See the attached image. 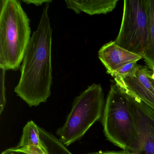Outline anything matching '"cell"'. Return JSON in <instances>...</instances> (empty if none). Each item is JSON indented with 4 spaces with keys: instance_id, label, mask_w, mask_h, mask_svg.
<instances>
[{
    "instance_id": "6da1fadb",
    "label": "cell",
    "mask_w": 154,
    "mask_h": 154,
    "mask_svg": "<svg viewBox=\"0 0 154 154\" xmlns=\"http://www.w3.org/2000/svg\"><path fill=\"white\" fill-rule=\"evenodd\" d=\"M46 3L36 30L25 52L14 91L29 107L46 102L51 94L52 29Z\"/></svg>"
},
{
    "instance_id": "7a4b0ae2",
    "label": "cell",
    "mask_w": 154,
    "mask_h": 154,
    "mask_svg": "<svg viewBox=\"0 0 154 154\" xmlns=\"http://www.w3.org/2000/svg\"><path fill=\"white\" fill-rule=\"evenodd\" d=\"M29 18L17 0L0 1V69L17 71L30 41Z\"/></svg>"
},
{
    "instance_id": "3957f363",
    "label": "cell",
    "mask_w": 154,
    "mask_h": 154,
    "mask_svg": "<svg viewBox=\"0 0 154 154\" xmlns=\"http://www.w3.org/2000/svg\"><path fill=\"white\" fill-rule=\"evenodd\" d=\"M101 122L104 135L112 144L128 151L136 145L137 130L130 103L116 84L111 86Z\"/></svg>"
},
{
    "instance_id": "277c9868",
    "label": "cell",
    "mask_w": 154,
    "mask_h": 154,
    "mask_svg": "<svg viewBox=\"0 0 154 154\" xmlns=\"http://www.w3.org/2000/svg\"><path fill=\"white\" fill-rule=\"evenodd\" d=\"M104 105L101 85L89 86L75 97L65 122L57 131L59 140L66 147L80 140L93 125L101 119Z\"/></svg>"
},
{
    "instance_id": "5b68a950",
    "label": "cell",
    "mask_w": 154,
    "mask_h": 154,
    "mask_svg": "<svg viewBox=\"0 0 154 154\" xmlns=\"http://www.w3.org/2000/svg\"><path fill=\"white\" fill-rule=\"evenodd\" d=\"M149 18L146 0H125L119 32L114 42L144 57L147 45Z\"/></svg>"
},
{
    "instance_id": "8992f818",
    "label": "cell",
    "mask_w": 154,
    "mask_h": 154,
    "mask_svg": "<svg viewBox=\"0 0 154 154\" xmlns=\"http://www.w3.org/2000/svg\"><path fill=\"white\" fill-rule=\"evenodd\" d=\"M125 93L130 103L138 133L137 143L129 151L154 154V111L138 98Z\"/></svg>"
},
{
    "instance_id": "52a82bcc",
    "label": "cell",
    "mask_w": 154,
    "mask_h": 154,
    "mask_svg": "<svg viewBox=\"0 0 154 154\" xmlns=\"http://www.w3.org/2000/svg\"><path fill=\"white\" fill-rule=\"evenodd\" d=\"M152 71L146 66H140L136 75L124 80L119 88L124 92L145 103L154 111V88L150 80Z\"/></svg>"
},
{
    "instance_id": "ba28073f",
    "label": "cell",
    "mask_w": 154,
    "mask_h": 154,
    "mask_svg": "<svg viewBox=\"0 0 154 154\" xmlns=\"http://www.w3.org/2000/svg\"><path fill=\"white\" fill-rule=\"evenodd\" d=\"M98 57L109 75L128 64L137 62L143 58L141 56L119 46L114 41L103 46L98 52Z\"/></svg>"
},
{
    "instance_id": "9c48e42d",
    "label": "cell",
    "mask_w": 154,
    "mask_h": 154,
    "mask_svg": "<svg viewBox=\"0 0 154 154\" xmlns=\"http://www.w3.org/2000/svg\"><path fill=\"white\" fill-rule=\"evenodd\" d=\"M119 0H66L67 8L76 14L83 12L89 15L106 14L112 11Z\"/></svg>"
},
{
    "instance_id": "30bf717a",
    "label": "cell",
    "mask_w": 154,
    "mask_h": 154,
    "mask_svg": "<svg viewBox=\"0 0 154 154\" xmlns=\"http://www.w3.org/2000/svg\"><path fill=\"white\" fill-rule=\"evenodd\" d=\"M40 140L47 154H72L58 138L45 129L39 127Z\"/></svg>"
},
{
    "instance_id": "8fae6325",
    "label": "cell",
    "mask_w": 154,
    "mask_h": 154,
    "mask_svg": "<svg viewBox=\"0 0 154 154\" xmlns=\"http://www.w3.org/2000/svg\"><path fill=\"white\" fill-rule=\"evenodd\" d=\"M149 18L148 38L143 57L149 69L154 66V0H146Z\"/></svg>"
},
{
    "instance_id": "7c38bea8",
    "label": "cell",
    "mask_w": 154,
    "mask_h": 154,
    "mask_svg": "<svg viewBox=\"0 0 154 154\" xmlns=\"http://www.w3.org/2000/svg\"><path fill=\"white\" fill-rule=\"evenodd\" d=\"M35 146L42 148L40 140L39 126L34 121H29L23 128L22 136L16 149L28 146Z\"/></svg>"
},
{
    "instance_id": "4fadbf2b",
    "label": "cell",
    "mask_w": 154,
    "mask_h": 154,
    "mask_svg": "<svg viewBox=\"0 0 154 154\" xmlns=\"http://www.w3.org/2000/svg\"><path fill=\"white\" fill-rule=\"evenodd\" d=\"M140 66L137 62L130 63L113 72L110 75L114 78L116 85L120 87L123 84L124 80L132 78L136 75Z\"/></svg>"
},
{
    "instance_id": "5bb4252c",
    "label": "cell",
    "mask_w": 154,
    "mask_h": 154,
    "mask_svg": "<svg viewBox=\"0 0 154 154\" xmlns=\"http://www.w3.org/2000/svg\"><path fill=\"white\" fill-rule=\"evenodd\" d=\"M6 70L1 69V109L2 114L6 104V87H5V74Z\"/></svg>"
},
{
    "instance_id": "9a60e30c",
    "label": "cell",
    "mask_w": 154,
    "mask_h": 154,
    "mask_svg": "<svg viewBox=\"0 0 154 154\" xmlns=\"http://www.w3.org/2000/svg\"><path fill=\"white\" fill-rule=\"evenodd\" d=\"M14 148L16 149L17 150L25 152L27 154H47L43 149V148H40L33 146L26 147L20 149H16L15 147Z\"/></svg>"
},
{
    "instance_id": "2e32d148",
    "label": "cell",
    "mask_w": 154,
    "mask_h": 154,
    "mask_svg": "<svg viewBox=\"0 0 154 154\" xmlns=\"http://www.w3.org/2000/svg\"><path fill=\"white\" fill-rule=\"evenodd\" d=\"M130 153L128 150H123L120 151H100L99 152H92L85 154H129Z\"/></svg>"
},
{
    "instance_id": "e0dca14e",
    "label": "cell",
    "mask_w": 154,
    "mask_h": 154,
    "mask_svg": "<svg viewBox=\"0 0 154 154\" xmlns=\"http://www.w3.org/2000/svg\"><path fill=\"white\" fill-rule=\"evenodd\" d=\"M23 2L26 3L27 4H34L35 6H41L43 3H51L52 2V1H42V0H40V1H32V0H28V1H22Z\"/></svg>"
},
{
    "instance_id": "ac0fdd59",
    "label": "cell",
    "mask_w": 154,
    "mask_h": 154,
    "mask_svg": "<svg viewBox=\"0 0 154 154\" xmlns=\"http://www.w3.org/2000/svg\"><path fill=\"white\" fill-rule=\"evenodd\" d=\"M1 154H27L25 152L19 151L13 148L8 149L4 150Z\"/></svg>"
},
{
    "instance_id": "d6986e66",
    "label": "cell",
    "mask_w": 154,
    "mask_h": 154,
    "mask_svg": "<svg viewBox=\"0 0 154 154\" xmlns=\"http://www.w3.org/2000/svg\"><path fill=\"white\" fill-rule=\"evenodd\" d=\"M150 69L152 70V74L150 76V78L154 81V66H153Z\"/></svg>"
},
{
    "instance_id": "ffe728a7",
    "label": "cell",
    "mask_w": 154,
    "mask_h": 154,
    "mask_svg": "<svg viewBox=\"0 0 154 154\" xmlns=\"http://www.w3.org/2000/svg\"><path fill=\"white\" fill-rule=\"evenodd\" d=\"M150 80H151V82H152V84H153V86H154V81H153V80H152V79H151V78H150Z\"/></svg>"
},
{
    "instance_id": "44dd1931",
    "label": "cell",
    "mask_w": 154,
    "mask_h": 154,
    "mask_svg": "<svg viewBox=\"0 0 154 154\" xmlns=\"http://www.w3.org/2000/svg\"><path fill=\"white\" fill-rule=\"evenodd\" d=\"M129 154H137V153H134V152H130V153H129Z\"/></svg>"
}]
</instances>
